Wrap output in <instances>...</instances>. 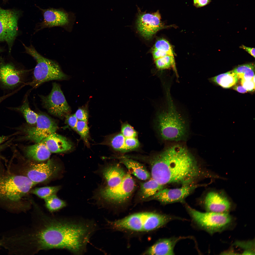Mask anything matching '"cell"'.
<instances>
[{"instance_id": "4316f807", "label": "cell", "mask_w": 255, "mask_h": 255, "mask_svg": "<svg viewBox=\"0 0 255 255\" xmlns=\"http://www.w3.org/2000/svg\"><path fill=\"white\" fill-rule=\"evenodd\" d=\"M44 200L46 208L51 212L58 211L66 206V203L58 198L55 194L50 196Z\"/></svg>"}, {"instance_id": "52a82bcc", "label": "cell", "mask_w": 255, "mask_h": 255, "mask_svg": "<svg viewBox=\"0 0 255 255\" xmlns=\"http://www.w3.org/2000/svg\"><path fill=\"white\" fill-rule=\"evenodd\" d=\"M38 115L35 126L14 128L17 131L18 133L22 132L24 135L18 137L16 140H28L38 143L55 132L58 126L54 120L43 113H40Z\"/></svg>"}, {"instance_id": "3957f363", "label": "cell", "mask_w": 255, "mask_h": 255, "mask_svg": "<svg viewBox=\"0 0 255 255\" xmlns=\"http://www.w3.org/2000/svg\"><path fill=\"white\" fill-rule=\"evenodd\" d=\"M166 94V108L158 113L157 117L156 127L158 134L165 141H183L188 136V123L176 108L168 89Z\"/></svg>"}, {"instance_id": "d6a6232c", "label": "cell", "mask_w": 255, "mask_h": 255, "mask_svg": "<svg viewBox=\"0 0 255 255\" xmlns=\"http://www.w3.org/2000/svg\"><path fill=\"white\" fill-rule=\"evenodd\" d=\"M234 245L244 250L242 255H255V242L253 240L244 241H237Z\"/></svg>"}, {"instance_id": "ab89813d", "label": "cell", "mask_w": 255, "mask_h": 255, "mask_svg": "<svg viewBox=\"0 0 255 255\" xmlns=\"http://www.w3.org/2000/svg\"><path fill=\"white\" fill-rule=\"evenodd\" d=\"M211 2V0H194V4L196 7L200 8L209 4Z\"/></svg>"}, {"instance_id": "8992f818", "label": "cell", "mask_w": 255, "mask_h": 255, "mask_svg": "<svg viewBox=\"0 0 255 255\" xmlns=\"http://www.w3.org/2000/svg\"><path fill=\"white\" fill-rule=\"evenodd\" d=\"M187 208L196 224L211 234L221 232L228 229L234 221L233 218L228 213L202 212L188 206Z\"/></svg>"}, {"instance_id": "8d00e7d4", "label": "cell", "mask_w": 255, "mask_h": 255, "mask_svg": "<svg viewBox=\"0 0 255 255\" xmlns=\"http://www.w3.org/2000/svg\"><path fill=\"white\" fill-rule=\"evenodd\" d=\"M66 123L72 129L76 131V125L78 121L75 114H69L65 117Z\"/></svg>"}, {"instance_id": "f6af8a7d", "label": "cell", "mask_w": 255, "mask_h": 255, "mask_svg": "<svg viewBox=\"0 0 255 255\" xmlns=\"http://www.w3.org/2000/svg\"><path fill=\"white\" fill-rule=\"evenodd\" d=\"M2 9L1 7H0V9Z\"/></svg>"}, {"instance_id": "7402d4cb", "label": "cell", "mask_w": 255, "mask_h": 255, "mask_svg": "<svg viewBox=\"0 0 255 255\" xmlns=\"http://www.w3.org/2000/svg\"><path fill=\"white\" fill-rule=\"evenodd\" d=\"M120 162L126 168L128 173L140 179L146 180L150 178V175L145 167L141 164L132 159L123 157Z\"/></svg>"}, {"instance_id": "836d02e7", "label": "cell", "mask_w": 255, "mask_h": 255, "mask_svg": "<svg viewBox=\"0 0 255 255\" xmlns=\"http://www.w3.org/2000/svg\"><path fill=\"white\" fill-rule=\"evenodd\" d=\"M121 133L125 138L136 137L137 133L133 128L128 123L123 124L121 128Z\"/></svg>"}, {"instance_id": "9a60e30c", "label": "cell", "mask_w": 255, "mask_h": 255, "mask_svg": "<svg viewBox=\"0 0 255 255\" xmlns=\"http://www.w3.org/2000/svg\"><path fill=\"white\" fill-rule=\"evenodd\" d=\"M28 72L18 69L11 64L0 63V86L7 89L15 88L24 83Z\"/></svg>"}, {"instance_id": "f1b7e54d", "label": "cell", "mask_w": 255, "mask_h": 255, "mask_svg": "<svg viewBox=\"0 0 255 255\" xmlns=\"http://www.w3.org/2000/svg\"><path fill=\"white\" fill-rule=\"evenodd\" d=\"M125 138L120 133H118L111 137L104 144L110 146L115 150L119 151H127L125 145Z\"/></svg>"}, {"instance_id": "2e32d148", "label": "cell", "mask_w": 255, "mask_h": 255, "mask_svg": "<svg viewBox=\"0 0 255 255\" xmlns=\"http://www.w3.org/2000/svg\"><path fill=\"white\" fill-rule=\"evenodd\" d=\"M201 185L194 183L183 185L179 188H163L150 198L165 204L181 202Z\"/></svg>"}, {"instance_id": "7c38bea8", "label": "cell", "mask_w": 255, "mask_h": 255, "mask_svg": "<svg viewBox=\"0 0 255 255\" xmlns=\"http://www.w3.org/2000/svg\"><path fill=\"white\" fill-rule=\"evenodd\" d=\"M20 11L13 9H0V42H6L10 48L17 35L18 22Z\"/></svg>"}, {"instance_id": "4dcf8cb0", "label": "cell", "mask_w": 255, "mask_h": 255, "mask_svg": "<svg viewBox=\"0 0 255 255\" xmlns=\"http://www.w3.org/2000/svg\"><path fill=\"white\" fill-rule=\"evenodd\" d=\"M87 122L78 121L76 127V131L79 134L87 146H89V128Z\"/></svg>"}, {"instance_id": "d6986e66", "label": "cell", "mask_w": 255, "mask_h": 255, "mask_svg": "<svg viewBox=\"0 0 255 255\" xmlns=\"http://www.w3.org/2000/svg\"><path fill=\"white\" fill-rule=\"evenodd\" d=\"M126 173L118 164L113 165L106 167L103 172V176L106 183L104 187L112 188L117 186L122 181Z\"/></svg>"}, {"instance_id": "5b68a950", "label": "cell", "mask_w": 255, "mask_h": 255, "mask_svg": "<svg viewBox=\"0 0 255 255\" xmlns=\"http://www.w3.org/2000/svg\"><path fill=\"white\" fill-rule=\"evenodd\" d=\"M24 46L26 53L36 62L32 80L27 85L35 88L49 81L68 79V76L64 72L57 63L42 56L32 45L27 47L24 45Z\"/></svg>"}, {"instance_id": "d4e9b609", "label": "cell", "mask_w": 255, "mask_h": 255, "mask_svg": "<svg viewBox=\"0 0 255 255\" xmlns=\"http://www.w3.org/2000/svg\"><path fill=\"white\" fill-rule=\"evenodd\" d=\"M211 80L221 86L226 88L234 86L238 82L237 76L233 70L215 76Z\"/></svg>"}, {"instance_id": "d590c367", "label": "cell", "mask_w": 255, "mask_h": 255, "mask_svg": "<svg viewBox=\"0 0 255 255\" xmlns=\"http://www.w3.org/2000/svg\"><path fill=\"white\" fill-rule=\"evenodd\" d=\"M74 114L78 120L87 122L88 118V112L86 108H79Z\"/></svg>"}, {"instance_id": "7bdbcfd3", "label": "cell", "mask_w": 255, "mask_h": 255, "mask_svg": "<svg viewBox=\"0 0 255 255\" xmlns=\"http://www.w3.org/2000/svg\"><path fill=\"white\" fill-rule=\"evenodd\" d=\"M240 47L243 49L253 57H255V48H254L247 47L244 45H242L240 46Z\"/></svg>"}, {"instance_id": "484cf974", "label": "cell", "mask_w": 255, "mask_h": 255, "mask_svg": "<svg viewBox=\"0 0 255 255\" xmlns=\"http://www.w3.org/2000/svg\"><path fill=\"white\" fill-rule=\"evenodd\" d=\"M255 65L250 63L239 65L233 70L236 74L238 81L253 80L255 75Z\"/></svg>"}, {"instance_id": "ee69618b", "label": "cell", "mask_w": 255, "mask_h": 255, "mask_svg": "<svg viewBox=\"0 0 255 255\" xmlns=\"http://www.w3.org/2000/svg\"><path fill=\"white\" fill-rule=\"evenodd\" d=\"M234 86L233 89L239 93H244L247 91L242 85H235Z\"/></svg>"}, {"instance_id": "b9f144b4", "label": "cell", "mask_w": 255, "mask_h": 255, "mask_svg": "<svg viewBox=\"0 0 255 255\" xmlns=\"http://www.w3.org/2000/svg\"><path fill=\"white\" fill-rule=\"evenodd\" d=\"M17 134V132H16L10 135L0 136V144L3 143Z\"/></svg>"}, {"instance_id": "e575fe53", "label": "cell", "mask_w": 255, "mask_h": 255, "mask_svg": "<svg viewBox=\"0 0 255 255\" xmlns=\"http://www.w3.org/2000/svg\"><path fill=\"white\" fill-rule=\"evenodd\" d=\"M125 143L127 151L135 149L140 145L139 142L136 137L125 138Z\"/></svg>"}, {"instance_id": "ba28073f", "label": "cell", "mask_w": 255, "mask_h": 255, "mask_svg": "<svg viewBox=\"0 0 255 255\" xmlns=\"http://www.w3.org/2000/svg\"><path fill=\"white\" fill-rule=\"evenodd\" d=\"M39 96L42 106L51 114L63 118L69 114L70 107L58 84L53 83L52 89L49 94L47 96Z\"/></svg>"}, {"instance_id": "60d3db41", "label": "cell", "mask_w": 255, "mask_h": 255, "mask_svg": "<svg viewBox=\"0 0 255 255\" xmlns=\"http://www.w3.org/2000/svg\"><path fill=\"white\" fill-rule=\"evenodd\" d=\"M13 136L3 143L0 144V153L4 149L10 146L12 144L14 139Z\"/></svg>"}, {"instance_id": "cb8c5ba5", "label": "cell", "mask_w": 255, "mask_h": 255, "mask_svg": "<svg viewBox=\"0 0 255 255\" xmlns=\"http://www.w3.org/2000/svg\"><path fill=\"white\" fill-rule=\"evenodd\" d=\"M28 94H26L22 104L18 107H10L12 110L18 112L23 115L27 122L31 125L35 124L36 122L38 114L31 110L29 105Z\"/></svg>"}, {"instance_id": "74e56055", "label": "cell", "mask_w": 255, "mask_h": 255, "mask_svg": "<svg viewBox=\"0 0 255 255\" xmlns=\"http://www.w3.org/2000/svg\"><path fill=\"white\" fill-rule=\"evenodd\" d=\"M241 85L249 91H251L254 90L255 89V82L253 80L248 81H245L241 82Z\"/></svg>"}, {"instance_id": "9c48e42d", "label": "cell", "mask_w": 255, "mask_h": 255, "mask_svg": "<svg viewBox=\"0 0 255 255\" xmlns=\"http://www.w3.org/2000/svg\"><path fill=\"white\" fill-rule=\"evenodd\" d=\"M135 186V182L128 172L127 173L121 183L112 188L103 187L99 195L105 201L110 203L120 204L126 201L133 192Z\"/></svg>"}, {"instance_id": "bcb514c9", "label": "cell", "mask_w": 255, "mask_h": 255, "mask_svg": "<svg viewBox=\"0 0 255 255\" xmlns=\"http://www.w3.org/2000/svg\"><path fill=\"white\" fill-rule=\"evenodd\" d=\"M1 50L0 49V52H1Z\"/></svg>"}, {"instance_id": "4fadbf2b", "label": "cell", "mask_w": 255, "mask_h": 255, "mask_svg": "<svg viewBox=\"0 0 255 255\" xmlns=\"http://www.w3.org/2000/svg\"><path fill=\"white\" fill-rule=\"evenodd\" d=\"M151 212L134 213L112 222L113 227L116 229L136 231H149Z\"/></svg>"}, {"instance_id": "e0dca14e", "label": "cell", "mask_w": 255, "mask_h": 255, "mask_svg": "<svg viewBox=\"0 0 255 255\" xmlns=\"http://www.w3.org/2000/svg\"><path fill=\"white\" fill-rule=\"evenodd\" d=\"M60 168L53 161L47 162L32 165L26 172V176L37 184L50 179L58 172Z\"/></svg>"}, {"instance_id": "5bb4252c", "label": "cell", "mask_w": 255, "mask_h": 255, "mask_svg": "<svg viewBox=\"0 0 255 255\" xmlns=\"http://www.w3.org/2000/svg\"><path fill=\"white\" fill-rule=\"evenodd\" d=\"M137 30L144 38L149 40L159 30L165 27L161 21L158 10L150 13L139 12L137 20Z\"/></svg>"}, {"instance_id": "603a6c76", "label": "cell", "mask_w": 255, "mask_h": 255, "mask_svg": "<svg viewBox=\"0 0 255 255\" xmlns=\"http://www.w3.org/2000/svg\"><path fill=\"white\" fill-rule=\"evenodd\" d=\"M140 186L139 195L143 199L152 196L163 189L164 186L152 178L146 182L140 183Z\"/></svg>"}, {"instance_id": "83f0119b", "label": "cell", "mask_w": 255, "mask_h": 255, "mask_svg": "<svg viewBox=\"0 0 255 255\" xmlns=\"http://www.w3.org/2000/svg\"><path fill=\"white\" fill-rule=\"evenodd\" d=\"M154 61L158 69L163 70L172 68L175 73L177 77H178L174 59L171 56L167 55Z\"/></svg>"}, {"instance_id": "44dd1931", "label": "cell", "mask_w": 255, "mask_h": 255, "mask_svg": "<svg viewBox=\"0 0 255 255\" xmlns=\"http://www.w3.org/2000/svg\"><path fill=\"white\" fill-rule=\"evenodd\" d=\"M24 147L23 150L29 158L38 161H44L50 157L51 152L42 142Z\"/></svg>"}, {"instance_id": "f35d334b", "label": "cell", "mask_w": 255, "mask_h": 255, "mask_svg": "<svg viewBox=\"0 0 255 255\" xmlns=\"http://www.w3.org/2000/svg\"><path fill=\"white\" fill-rule=\"evenodd\" d=\"M152 54L154 60L168 55L164 52L153 48L152 51Z\"/></svg>"}, {"instance_id": "8fae6325", "label": "cell", "mask_w": 255, "mask_h": 255, "mask_svg": "<svg viewBox=\"0 0 255 255\" xmlns=\"http://www.w3.org/2000/svg\"><path fill=\"white\" fill-rule=\"evenodd\" d=\"M203 204L207 212L228 213L234 208L230 197L223 189H209L204 196Z\"/></svg>"}, {"instance_id": "1f68e13d", "label": "cell", "mask_w": 255, "mask_h": 255, "mask_svg": "<svg viewBox=\"0 0 255 255\" xmlns=\"http://www.w3.org/2000/svg\"><path fill=\"white\" fill-rule=\"evenodd\" d=\"M153 48L164 52L174 59L172 47L169 42L165 39L161 38L158 40L156 42Z\"/></svg>"}, {"instance_id": "30bf717a", "label": "cell", "mask_w": 255, "mask_h": 255, "mask_svg": "<svg viewBox=\"0 0 255 255\" xmlns=\"http://www.w3.org/2000/svg\"><path fill=\"white\" fill-rule=\"evenodd\" d=\"M41 12L43 20L39 25V29L55 26L63 27L70 31L76 18L75 13L62 8L44 9L37 6Z\"/></svg>"}, {"instance_id": "7a4b0ae2", "label": "cell", "mask_w": 255, "mask_h": 255, "mask_svg": "<svg viewBox=\"0 0 255 255\" xmlns=\"http://www.w3.org/2000/svg\"><path fill=\"white\" fill-rule=\"evenodd\" d=\"M152 178L160 184L182 186L196 183L199 179L214 178V172L204 168L185 145L175 144L150 157Z\"/></svg>"}, {"instance_id": "f546056e", "label": "cell", "mask_w": 255, "mask_h": 255, "mask_svg": "<svg viewBox=\"0 0 255 255\" xmlns=\"http://www.w3.org/2000/svg\"><path fill=\"white\" fill-rule=\"evenodd\" d=\"M60 188L59 186L36 188L32 190L31 192L39 197L44 199L50 196L55 194L59 190Z\"/></svg>"}, {"instance_id": "ffe728a7", "label": "cell", "mask_w": 255, "mask_h": 255, "mask_svg": "<svg viewBox=\"0 0 255 255\" xmlns=\"http://www.w3.org/2000/svg\"><path fill=\"white\" fill-rule=\"evenodd\" d=\"M178 238L164 239L159 240L145 252L149 255H173L174 247Z\"/></svg>"}, {"instance_id": "ac0fdd59", "label": "cell", "mask_w": 255, "mask_h": 255, "mask_svg": "<svg viewBox=\"0 0 255 255\" xmlns=\"http://www.w3.org/2000/svg\"><path fill=\"white\" fill-rule=\"evenodd\" d=\"M51 153H57L70 150L72 147L71 143L65 137L55 132L41 142Z\"/></svg>"}, {"instance_id": "277c9868", "label": "cell", "mask_w": 255, "mask_h": 255, "mask_svg": "<svg viewBox=\"0 0 255 255\" xmlns=\"http://www.w3.org/2000/svg\"><path fill=\"white\" fill-rule=\"evenodd\" d=\"M37 184L26 176L18 175L0 165V203L19 208L22 199Z\"/></svg>"}, {"instance_id": "6da1fadb", "label": "cell", "mask_w": 255, "mask_h": 255, "mask_svg": "<svg viewBox=\"0 0 255 255\" xmlns=\"http://www.w3.org/2000/svg\"><path fill=\"white\" fill-rule=\"evenodd\" d=\"M92 233L87 222H76L49 215L36 208L32 212L30 226L21 234L20 242L27 254L62 249L80 255L85 251Z\"/></svg>"}]
</instances>
